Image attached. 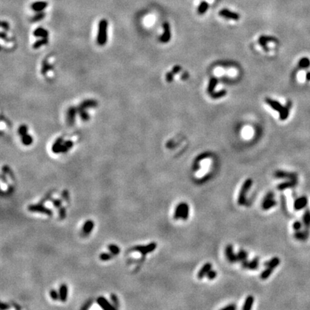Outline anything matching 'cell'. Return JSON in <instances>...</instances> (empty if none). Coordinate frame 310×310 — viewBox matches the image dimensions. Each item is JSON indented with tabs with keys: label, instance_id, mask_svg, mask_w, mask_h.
I'll use <instances>...</instances> for the list:
<instances>
[{
	"label": "cell",
	"instance_id": "cell-49",
	"mask_svg": "<svg viewBox=\"0 0 310 310\" xmlns=\"http://www.w3.org/2000/svg\"><path fill=\"white\" fill-rule=\"evenodd\" d=\"M53 190L52 191H50L48 192V193H47L46 195H45V196H44L43 197H42V199H41V200L40 201L39 203H41V204H44V203H45V202H47L48 200H51L52 199V193H53Z\"/></svg>",
	"mask_w": 310,
	"mask_h": 310
},
{
	"label": "cell",
	"instance_id": "cell-38",
	"mask_svg": "<svg viewBox=\"0 0 310 310\" xmlns=\"http://www.w3.org/2000/svg\"><path fill=\"white\" fill-rule=\"evenodd\" d=\"M51 69V66L49 64V62H48V60H45L42 62V68H41V73L42 75H45Z\"/></svg>",
	"mask_w": 310,
	"mask_h": 310
},
{
	"label": "cell",
	"instance_id": "cell-24",
	"mask_svg": "<svg viewBox=\"0 0 310 310\" xmlns=\"http://www.w3.org/2000/svg\"><path fill=\"white\" fill-rule=\"evenodd\" d=\"M49 32L47 30L44 29L43 28H38L33 32V35L37 38H48Z\"/></svg>",
	"mask_w": 310,
	"mask_h": 310
},
{
	"label": "cell",
	"instance_id": "cell-58",
	"mask_svg": "<svg viewBox=\"0 0 310 310\" xmlns=\"http://www.w3.org/2000/svg\"><path fill=\"white\" fill-rule=\"evenodd\" d=\"M181 69H182V68L180 66V65H175V66L173 67L172 70V72L175 75V74L180 72V71H181Z\"/></svg>",
	"mask_w": 310,
	"mask_h": 310
},
{
	"label": "cell",
	"instance_id": "cell-61",
	"mask_svg": "<svg viewBox=\"0 0 310 310\" xmlns=\"http://www.w3.org/2000/svg\"><path fill=\"white\" fill-rule=\"evenodd\" d=\"M9 305H8L7 304H5V303H1V306H0V308L1 309H7L9 308Z\"/></svg>",
	"mask_w": 310,
	"mask_h": 310
},
{
	"label": "cell",
	"instance_id": "cell-39",
	"mask_svg": "<svg viewBox=\"0 0 310 310\" xmlns=\"http://www.w3.org/2000/svg\"><path fill=\"white\" fill-rule=\"evenodd\" d=\"M78 113L79 114V116L81 119L84 121H88L90 119V116L86 110H80L78 111Z\"/></svg>",
	"mask_w": 310,
	"mask_h": 310
},
{
	"label": "cell",
	"instance_id": "cell-11",
	"mask_svg": "<svg viewBox=\"0 0 310 310\" xmlns=\"http://www.w3.org/2000/svg\"><path fill=\"white\" fill-rule=\"evenodd\" d=\"M96 302L103 309H116L114 306L103 297H99L96 300Z\"/></svg>",
	"mask_w": 310,
	"mask_h": 310
},
{
	"label": "cell",
	"instance_id": "cell-47",
	"mask_svg": "<svg viewBox=\"0 0 310 310\" xmlns=\"http://www.w3.org/2000/svg\"><path fill=\"white\" fill-rule=\"evenodd\" d=\"M50 297L54 301H57V300L60 299L59 292H58L55 289H51L50 291Z\"/></svg>",
	"mask_w": 310,
	"mask_h": 310
},
{
	"label": "cell",
	"instance_id": "cell-30",
	"mask_svg": "<svg viewBox=\"0 0 310 310\" xmlns=\"http://www.w3.org/2000/svg\"><path fill=\"white\" fill-rule=\"evenodd\" d=\"M276 204H277L276 202L274 199H272V200H266V201H263L262 205H261V207H262L263 210H269L270 208L273 207L274 206H275Z\"/></svg>",
	"mask_w": 310,
	"mask_h": 310
},
{
	"label": "cell",
	"instance_id": "cell-13",
	"mask_svg": "<svg viewBox=\"0 0 310 310\" xmlns=\"http://www.w3.org/2000/svg\"><path fill=\"white\" fill-rule=\"evenodd\" d=\"M308 200L306 196H301L295 200L294 203V207L296 210H300L307 206Z\"/></svg>",
	"mask_w": 310,
	"mask_h": 310
},
{
	"label": "cell",
	"instance_id": "cell-10",
	"mask_svg": "<svg viewBox=\"0 0 310 310\" xmlns=\"http://www.w3.org/2000/svg\"><path fill=\"white\" fill-rule=\"evenodd\" d=\"M98 106V102L96 100L93 99H87V100L83 101V102L79 104V106L77 107L78 111L80 110H86L88 109L91 108H95Z\"/></svg>",
	"mask_w": 310,
	"mask_h": 310
},
{
	"label": "cell",
	"instance_id": "cell-9",
	"mask_svg": "<svg viewBox=\"0 0 310 310\" xmlns=\"http://www.w3.org/2000/svg\"><path fill=\"white\" fill-rule=\"evenodd\" d=\"M219 15L223 17L226 18L228 19H233V20H238L240 19L239 14L236 12H232L227 9H223L219 12Z\"/></svg>",
	"mask_w": 310,
	"mask_h": 310
},
{
	"label": "cell",
	"instance_id": "cell-59",
	"mask_svg": "<svg viewBox=\"0 0 310 310\" xmlns=\"http://www.w3.org/2000/svg\"><path fill=\"white\" fill-rule=\"evenodd\" d=\"M1 27H2L3 29L6 30H8L9 28V24H8L7 22H5V21H2V22H1Z\"/></svg>",
	"mask_w": 310,
	"mask_h": 310
},
{
	"label": "cell",
	"instance_id": "cell-25",
	"mask_svg": "<svg viewBox=\"0 0 310 310\" xmlns=\"http://www.w3.org/2000/svg\"><path fill=\"white\" fill-rule=\"evenodd\" d=\"M217 83H218V80L217 79H216L215 77H213L210 79V81H209L208 86H207V93L210 95H211L212 93L214 92L216 86H217Z\"/></svg>",
	"mask_w": 310,
	"mask_h": 310
},
{
	"label": "cell",
	"instance_id": "cell-23",
	"mask_svg": "<svg viewBox=\"0 0 310 310\" xmlns=\"http://www.w3.org/2000/svg\"><path fill=\"white\" fill-rule=\"evenodd\" d=\"M63 138L59 137L55 141L52 146V152L55 154H59L60 151V148L62 146V144H63Z\"/></svg>",
	"mask_w": 310,
	"mask_h": 310
},
{
	"label": "cell",
	"instance_id": "cell-15",
	"mask_svg": "<svg viewBox=\"0 0 310 310\" xmlns=\"http://www.w3.org/2000/svg\"><path fill=\"white\" fill-rule=\"evenodd\" d=\"M225 256L227 257V259L229 262L235 263L237 261L236 254L234 253V249H233V246L229 244L225 248Z\"/></svg>",
	"mask_w": 310,
	"mask_h": 310
},
{
	"label": "cell",
	"instance_id": "cell-22",
	"mask_svg": "<svg viewBox=\"0 0 310 310\" xmlns=\"http://www.w3.org/2000/svg\"><path fill=\"white\" fill-rule=\"evenodd\" d=\"M47 7H48V3L46 2H36L32 4L31 7L35 12H42Z\"/></svg>",
	"mask_w": 310,
	"mask_h": 310
},
{
	"label": "cell",
	"instance_id": "cell-33",
	"mask_svg": "<svg viewBox=\"0 0 310 310\" xmlns=\"http://www.w3.org/2000/svg\"><path fill=\"white\" fill-rule=\"evenodd\" d=\"M209 7V5L207 2L205 1H203L200 4L198 7V9H197V12H198L199 15H203L206 12V11L207 10Z\"/></svg>",
	"mask_w": 310,
	"mask_h": 310
},
{
	"label": "cell",
	"instance_id": "cell-34",
	"mask_svg": "<svg viewBox=\"0 0 310 310\" xmlns=\"http://www.w3.org/2000/svg\"><path fill=\"white\" fill-rule=\"evenodd\" d=\"M298 66L299 68H307L310 66V60L308 58H302L299 61Z\"/></svg>",
	"mask_w": 310,
	"mask_h": 310
},
{
	"label": "cell",
	"instance_id": "cell-53",
	"mask_svg": "<svg viewBox=\"0 0 310 310\" xmlns=\"http://www.w3.org/2000/svg\"><path fill=\"white\" fill-rule=\"evenodd\" d=\"M216 276H217V273H216V271H213V270H210V271H209V272L207 274L206 276H207V278H208V279L212 280V279H214V278L216 277Z\"/></svg>",
	"mask_w": 310,
	"mask_h": 310
},
{
	"label": "cell",
	"instance_id": "cell-62",
	"mask_svg": "<svg viewBox=\"0 0 310 310\" xmlns=\"http://www.w3.org/2000/svg\"><path fill=\"white\" fill-rule=\"evenodd\" d=\"M235 309H236V307L235 305H234V304H231V305L230 306H227V307H225V308H223V309H225V310H227V309H231V310H234Z\"/></svg>",
	"mask_w": 310,
	"mask_h": 310
},
{
	"label": "cell",
	"instance_id": "cell-40",
	"mask_svg": "<svg viewBox=\"0 0 310 310\" xmlns=\"http://www.w3.org/2000/svg\"><path fill=\"white\" fill-rule=\"evenodd\" d=\"M189 216V205L187 203H184V207H183V213H182V217L181 219L183 220H186L188 218Z\"/></svg>",
	"mask_w": 310,
	"mask_h": 310
},
{
	"label": "cell",
	"instance_id": "cell-8",
	"mask_svg": "<svg viewBox=\"0 0 310 310\" xmlns=\"http://www.w3.org/2000/svg\"><path fill=\"white\" fill-rule=\"evenodd\" d=\"M274 176L278 179H289V180H297V174L294 172L278 170L274 173Z\"/></svg>",
	"mask_w": 310,
	"mask_h": 310
},
{
	"label": "cell",
	"instance_id": "cell-64",
	"mask_svg": "<svg viewBox=\"0 0 310 310\" xmlns=\"http://www.w3.org/2000/svg\"><path fill=\"white\" fill-rule=\"evenodd\" d=\"M306 79H307V80L308 81H310V72H308L307 73V75H306Z\"/></svg>",
	"mask_w": 310,
	"mask_h": 310
},
{
	"label": "cell",
	"instance_id": "cell-51",
	"mask_svg": "<svg viewBox=\"0 0 310 310\" xmlns=\"http://www.w3.org/2000/svg\"><path fill=\"white\" fill-rule=\"evenodd\" d=\"M65 217H66V209L62 206L59 208V217L60 220H64Z\"/></svg>",
	"mask_w": 310,
	"mask_h": 310
},
{
	"label": "cell",
	"instance_id": "cell-32",
	"mask_svg": "<svg viewBox=\"0 0 310 310\" xmlns=\"http://www.w3.org/2000/svg\"><path fill=\"white\" fill-rule=\"evenodd\" d=\"M21 141H22V143L25 146H30L32 144L33 142V138L31 135L30 134H25L24 136H21Z\"/></svg>",
	"mask_w": 310,
	"mask_h": 310
},
{
	"label": "cell",
	"instance_id": "cell-31",
	"mask_svg": "<svg viewBox=\"0 0 310 310\" xmlns=\"http://www.w3.org/2000/svg\"><path fill=\"white\" fill-rule=\"evenodd\" d=\"M183 207H184V203H180V204H179L177 206V207H176V209H175V211H174V218L175 219V220H178V219L181 218L182 213H183Z\"/></svg>",
	"mask_w": 310,
	"mask_h": 310
},
{
	"label": "cell",
	"instance_id": "cell-28",
	"mask_svg": "<svg viewBox=\"0 0 310 310\" xmlns=\"http://www.w3.org/2000/svg\"><path fill=\"white\" fill-rule=\"evenodd\" d=\"M254 302V297L253 296H248L246 299L245 303L244 304V307H243V309L244 310H249L251 309V307H252L253 304Z\"/></svg>",
	"mask_w": 310,
	"mask_h": 310
},
{
	"label": "cell",
	"instance_id": "cell-5",
	"mask_svg": "<svg viewBox=\"0 0 310 310\" xmlns=\"http://www.w3.org/2000/svg\"><path fill=\"white\" fill-rule=\"evenodd\" d=\"M303 223H304V234L305 236L306 240L308 238L309 236V232H310V210L309 209H307L305 210L304 213V215H303Z\"/></svg>",
	"mask_w": 310,
	"mask_h": 310
},
{
	"label": "cell",
	"instance_id": "cell-44",
	"mask_svg": "<svg viewBox=\"0 0 310 310\" xmlns=\"http://www.w3.org/2000/svg\"><path fill=\"white\" fill-rule=\"evenodd\" d=\"M28 126L25 124H22L19 128H18V131H17L18 134H19V136H24V135L28 134Z\"/></svg>",
	"mask_w": 310,
	"mask_h": 310
},
{
	"label": "cell",
	"instance_id": "cell-19",
	"mask_svg": "<svg viewBox=\"0 0 310 310\" xmlns=\"http://www.w3.org/2000/svg\"><path fill=\"white\" fill-rule=\"evenodd\" d=\"M297 183H298L297 180H289L278 185L277 186V189L278 190H284L287 188H291V187H295Z\"/></svg>",
	"mask_w": 310,
	"mask_h": 310
},
{
	"label": "cell",
	"instance_id": "cell-37",
	"mask_svg": "<svg viewBox=\"0 0 310 310\" xmlns=\"http://www.w3.org/2000/svg\"><path fill=\"white\" fill-rule=\"evenodd\" d=\"M226 94H227V91H226L225 90H221L217 92H213L210 96H211L212 99H217L223 97V96H225Z\"/></svg>",
	"mask_w": 310,
	"mask_h": 310
},
{
	"label": "cell",
	"instance_id": "cell-54",
	"mask_svg": "<svg viewBox=\"0 0 310 310\" xmlns=\"http://www.w3.org/2000/svg\"><path fill=\"white\" fill-rule=\"evenodd\" d=\"M93 302V299H89L84 304H83V307H81V309H89V307L92 305Z\"/></svg>",
	"mask_w": 310,
	"mask_h": 310
},
{
	"label": "cell",
	"instance_id": "cell-18",
	"mask_svg": "<svg viewBox=\"0 0 310 310\" xmlns=\"http://www.w3.org/2000/svg\"><path fill=\"white\" fill-rule=\"evenodd\" d=\"M266 102L267 104L269 105L274 110L276 111L279 112V113L281 111L283 108H284V106H283L279 102L277 101L273 100V99H270V98L266 99Z\"/></svg>",
	"mask_w": 310,
	"mask_h": 310
},
{
	"label": "cell",
	"instance_id": "cell-36",
	"mask_svg": "<svg viewBox=\"0 0 310 310\" xmlns=\"http://www.w3.org/2000/svg\"><path fill=\"white\" fill-rule=\"evenodd\" d=\"M108 249H109V252L111 253L113 256L118 255L120 253V248L117 245H115V244H110L108 246Z\"/></svg>",
	"mask_w": 310,
	"mask_h": 310
},
{
	"label": "cell",
	"instance_id": "cell-45",
	"mask_svg": "<svg viewBox=\"0 0 310 310\" xmlns=\"http://www.w3.org/2000/svg\"><path fill=\"white\" fill-rule=\"evenodd\" d=\"M45 16V14L42 12H38L35 16L32 17V22H38V21L42 20V19H44Z\"/></svg>",
	"mask_w": 310,
	"mask_h": 310
},
{
	"label": "cell",
	"instance_id": "cell-26",
	"mask_svg": "<svg viewBox=\"0 0 310 310\" xmlns=\"http://www.w3.org/2000/svg\"><path fill=\"white\" fill-rule=\"evenodd\" d=\"M280 264V260L278 257H274L272 259H271L270 261H267L265 264H264L265 266L268 267V268H271L274 269L275 268H276Z\"/></svg>",
	"mask_w": 310,
	"mask_h": 310
},
{
	"label": "cell",
	"instance_id": "cell-12",
	"mask_svg": "<svg viewBox=\"0 0 310 310\" xmlns=\"http://www.w3.org/2000/svg\"><path fill=\"white\" fill-rule=\"evenodd\" d=\"M258 264H259V259L258 258H255L251 261H248L246 260V261L241 262V265H242L243 268H248V269L251 270H255L258 268Z\"/></svg>",
	"mask_w": 310,
	"mask_h": 310
},
{
	"label": "cell",
	"instance_id": "cell-42",
	"mask_svg": "<svg viewBox=\"0 0 310 310\" xmlns=\"http://www.w3.org/2000/svg\"><path fill=\"white\" fill-rule=\"evenodd\" d=\"M273 271H274V269L273 268H268V267H267V268L266 270H264V271H263L262 273H261V278H262V279H266V278H268V277L271 276V274H272Z\"/></svg>",
	"mask_w": 310,
	"mask_h": 310
},
{
	"label": "cell",
	"instance_id": "cell-1",
	"mask_svg": "<svg viewBox=\"0 0 310 310\" xmlns=\"http://www.w3.org/2000/svg\"><path fill=\"white\" fill-rule=\"evenodd\" d=\"M107 29L108 22L106 19H101L99 23V31H98L96 42L100 46L106 45L107 42Z\"/></svg>",
	"mask_w": 310,
	"mask_h": 310
},
{
	"label": "cell",
	"instance_id": "cell-21",
	"mask_svg": "<svg viewBox=\"0 0 310 310\" xmlns=\"http://www.w3.org/2000/svg\"><path fill=\"white\" fill-rule=\"evenodd\" d=\"M60 300L62 302H65L68 298V287L65 284H62L59 289Z\"/></svg>",
	"mask_w": 310,
	"mask_h": 310
},
{
	"label": "cell",
	"instance_id": "cell-20",
	"mask_svg": "<svg viewBox=\"0 0 310 310\" xmlns=\"http://www.w3.org/2000/svg\"><path fill=\"white\" fill-rule=\"evenodd\" d=\"M211 268L212 264H210V263H206V264H205L204 266L200 268L198 274H197V277H198L199 279H201V278L206 276L207 274L209 272V271L211 270Z\"/></svg>",
	"mask_w": 310,
	"mask_h": 310
},
{
	"label": "cell",
	"instance_id": "cell-17",
	"mask_svg": "<svg viewBox=\"0 0 310 310\" xmlns=\"http://www.w3.org/2000/svg\"><path fill=\"white\" fill-rule=\"evenodd\" d=\"M291 102L290 101H289L287 103L285 106H284L283 109L281 110V111L279 113V119L280 120L284 121L289 117V114L290 109L291 108Z\"/></svg>",
	"mask_w": 310,
	"mask_h": 310
},
{
	"label": "cell",
	"instance_id": "cell-4",
	"mask_svg": "<svg viewBox=\"0 0 310 310\" xmlns=\"http://www.w3.org/2000/svg\"><path fill=\"white\" fill-rule=\"evenodd\" d=\"M28 210L32 213H42V214L47 215L48 216H52L53 215V212L50 209L47 208L46 207L43 205V204L38 203V204L30 205L28 207Z\"/></svg>",
	"mask_w": 310,
	"mask_h": 310
},
{
	"label": "cell",
	"instance_id": "cell-52",
	"mask_svg": "<svg viewBox=\"0 0 310 310\" xmlns=\"http://www.w3.org/2000/svg\"><path fill=\"white\" fill-rule=\"evenodd\" d=\"M174 74L172 72H167V74H166V81H167V82H168V83H172L173 81V79H174Z\"/></svg>",
	"mask_w": 310,
	"mask_h": 310
},
{
	"label": "cell",
	"instance_id": "cell-41",
	"mask_svg": "<svg viewBox=\"0 0 310 310\" xmlns=\"http://www.w3.org/2000/svg\"><path fill=\"white\" fill-rule=\"evenodd\" d=\"M113 255L111 254V253H102V254H100V256H99V258H100L101 261H109V260H111L112 258H113Z\"/></svg>",
	"mask_w": 310,
	"mask_h": 310
},
{
	"label": "cell",
	"instance_id": "cell-56",
	"mask_svg": "<svg viewBox=\"0 0 310 310\" xmlns=\"http://www.w3.org/2000/svg\"><path fill=\"white\" fill-rule=\"evenodd\" d=\"M62 198L64 200H65L66 202H68L70 200V196H69V193L67 190H63L62 192Z\"/></svg>",
	"mask_w": 310,
	"mask_h": 310
},
{
	"label": "cell",
	"instance_id": "cell-55",
	"mask_svg": "<svg viewBox=\"0 0 310 310\" xmlns=\"http://www.w3.org/2000/svg\"><path fill=\"white\" fill-rule=\"evenodd\" d=\"M301 227H302V223L300 221H296L293 224V228L295 230V231H298V230H301Z\"/></svg>",
	"mask_w": 310,
	"mask_h": 310
},
{
	"label": "cell",
	"instance_id": "cell-2",
	"mask_svg": "<svg viewBox=\"0 0 310 310\" xmlns=\"http://www.w3.org/2000/svg\"><path fill=\"white\" fill-rule=\"evenodd\" d=\"M253 184V180L251 178H248L244 182L243 184L242 187L241 189V191L239 193L238 198V203L239 205H244L246 203V195L248 193L249 189L251 188V185Z\"/></svg>",
	"mask_w": 310,
	"mask_h": 310
},
{
	"label": "cell",
	"instance_id": "cell-63",
	"mask_svg": "<svg viewBox=\"0 0 310 310\" xmlns=\"http://www.w3.org/2000/svg\"><path fill=\"white\" fill-rule=\"evenodd\" d=\"M5 175H6V174H5L4 172L2 174V181L5 183H7V177Z\"/></svg>",
	"mask_w": 310,
	"mask_h": 310
},
{
	"label": "cell",
	"instance_id": "cell-27",
	"mask_svg": "<svg viewBox=\"0 0 310 310\" xmlns=\"http://www.w3.org/2000/svg\"><path fill=\"white\" fill-rule=\"evenodd\" d=\"M48 42H49V40H48V38H40V39L37 40L36 42L32 45V48L35 50L39 49L40 48H41V47L43 46V45H47V44L48 43Z\"/></svg>",
	"mask_w": 310,
	"mask_h": 310
},
{
	"label": "cell",
	"instance_id": "cell-6",
	"mask_svg": "<svg viewBox=\"0 0 310 310\" xmlns=\"http://www.w3.org/2000/svg\"><path fill=\"white\" fill-rule=\"evenodd\" d=\"M77 113H78L77 107L75 108L74 106H70V107L68 108V111H67L66 121L67 123L69 126H73L74 123H75Z\"/></svg>",
	"mask_w": 310,
	"mask_h": 310
},
{
	"label": "cell",
	"instance_id": "cell-7",
	"mask_svg": "<svg viewBox=\"0 0 310 310\" xmlns=\"http://www.w3.org/2000/svg\"><path fill=\"white\" fill-rule=\"evenodd\" d=\"M163 29H164V32L162 35V36H160L159 40H160L162 43H167V42H170V39H171V31H170V24L167 22H164Z\"/></svg>",
	"mask_w": 310,
	"mask_h": 310
},
{
	"label": "cell",
	"instance_id": "cell-29",
	"mask_svg": "<svg viewBox=\"0 0 310 310\" xmlns=\"http://www.w3.org/2000/svg\"><path fill=\"white\" fill-rule=\"evenodd\" d=\"M73 146V142L71 140H67L63 142L62 144V146L60 148V153H65L68 152L72 146Z\"/></svg>",
	"mask_w": 310,
	"mask_h": 310
},
{
	"label": "cell",
	"instance_id": "cell-48",
	"mask_svg": "<svg viewBox=\"0 0 310 310\" xmlns=\"http://www.w3.org/2000/svg\"><path fill=\"white\" fill-rule=\"evenodd\" d=\"M294 237H295L297 240H300V241H306V238H305V236H304V231H301V230L296 231V233L294 234Z\"/></svg>",
	"mask_w": 310,
	"mask_h": 310
},
{
	"label": "cell",
	"instance_id": "cell-57",
	"mask_svg": "<svg viewBox=\"0 0 310 310\" xmlns=\"http://www.w3.org/2000/svg\"><path fill=\"white\" fill-rule=\"evenodd\" d=\"M274 193H273L272 192H270V193H268V194L265 196V197L264 198V200H263V201H266V200H272V199H274Z\"/></svg>",
	"mask_w": 310,
	"mask_h": 310
},
{
	"label": "cell",
	"instance_id": "cell-43",
	"mask_svg": "<svg viewBox=\"0 0 310 310\" xmlns=\"http://www.w3.org/2000/svg\"><path fill=\"white\" fill-rule=\"evenodd\" d=\"M2 171H3V172L5 173V174L9 175V177H10L11 180H15V175H14L13 172H12V171L11 170V169L9 168L7 165L4 166L3 168H2Z\"/></svg>",
	"mask_w": 310,
	"mask_h": 310
},
{
	"label": "cell",
	"instance_id": "cell-46",
	"mask_svg": "<svg viewBox=\"0 0 310 310\" xmlns=\"http://www.w3.org/2000/svg\"><path fill=\"white\" fill-rule=\"evenodd\" d=\"M110 298H111V304L114 306L115 308L117 309L118 307H119V299H118L117 296H116L115 294H111L110 296Z\"/></svg>",
	"mask_w": 310,
	"mask_h": 310
},
{
	"label": "cell",
	"instance_id": "cell-50",
	"mask_svg": "<svg viewBox=\"0 0 310 310\" xmlns=\"http://www.w3.org/2000/svg\"><path fill=\"white\" fill-rule=\"evenodd\" d=\"M51 202L53 204L54 207H56V208H60V207H62V200L60 199H51Z\"/></svg>",
	"mask_w": 310,
	"mask_h": 310
},
{
	"label": "cell",
	"instance_id": "cell-35",
	"mask_svg": "<svg viewBox=\"0 0 310 310\" xmlns=\"http://www.w3.org/2000/svg\"><path fill=\"white\" fill-rule=\"evenodd\" d=\"M237 261H241L243 262L244 261H246L248 258V254L244 250H240L238 254H236Z\"/></svg>",
	"mask_w": 310,
	"mask_h": 310
},
{
	"label": "cell",
	"instance_id": "cell-16",
	"mask_svg": "<svg viewBox=\"0 0 310 310\" xmlns=\"http://www.w3.org/2000/svg\"><path fill=\"white\" fill-rule=\"evenodd\" d=\"M94 227V222L91 220H89L85 222L83 227H82V233L84 236H89L91 233Z\"/></svg>",
	"mask_w": 310,
	"mask_h": 310
},
{
	"label": "cell",
	"instance_id": "cell-60",
	"mask_svg": "<svg viewBox=\"0 0 310 310\" xmlns=\"http://www.w3.org/2000/svg\"><path fill=\"white\" fill-rule=\"evenodd\" d=\"M0 37H1V39H2V40H5V41H9V38H8L7 35V34L5 33L4 32H1Z\"/></svg>",
	"mask_w": 310,
	"mask_h": 310
},
{
	"label": "cell",
	"instance_id": "cell-14",
	"mask_svg": "<svg viewBox=\"0 0 310 310\" xmlns=\"http://www.w3.org/2000/svg\"><path fill=\"white\" fill-rule=\"evenodd\" d=\"M276 41H277V40L275 38H274V37L265 36V35H262V36L260 37L259 39H258V42H259L260 45H261V46L262 47V48H264L266 51L268 50V48H267V45H266L267 42H276Z\"/></svg>",
	"mask_w": 310,
	"mask_h": 310
},
{
	"label": "cell",
	"instance_id": "cell-3",
	"mask_svg": "<svg viewBox=\"0 0 310 310\" xmlns=\"http://www.w3.org/2000/svg\"><path fill=\"white\" fill-rule=\"evenodd\" d=\"M157 248V244L155 242H152L147 245H138L132 247L131 248V251H137L139 252L142 256H145L149 253L152 252Z\"/></svg>",
	"mask_w": 310,
	"mask_h": 310
}]
</instances>
